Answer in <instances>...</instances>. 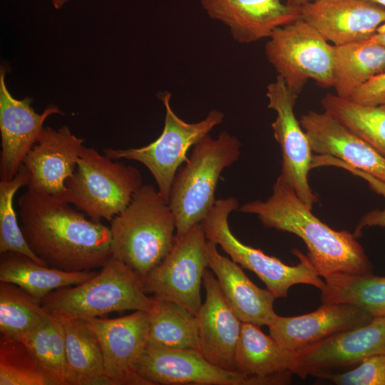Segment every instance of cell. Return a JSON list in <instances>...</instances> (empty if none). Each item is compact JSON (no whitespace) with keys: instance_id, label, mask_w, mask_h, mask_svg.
Listing matches in <instances>:
<instances>
[{"instance_id":"obj_22","label":"cell","mask_w":385,"mask_h":385,"mask_svg":"<svg viewBox=\"0 0 385 385\" xmlns=\"http://www.w3.org/2000/svg\"><path fill=\"white\" fill-rule=\"evenodd\" d=\"M207 268L214 273L230 307L242 322L269 326L277 315L274 310L275 297L267 289L255 284L242 267L221 255L217 245L207 240Z\"/></svg>"},{"instance_id":"obj_32","label":"cell","mask_w":385,"mask_h":385,"mask_svg":"<svg viewBox=\"0 0 385 385\" xmlns=\"http://www.w3.org/2000/svg\"><path fill=\"white\" fill-rule=\"evenodd\" d=\"M29 180L30 173L23 164L13 179L0 182V253L23 254L39 265L48 267L29 247L14 207V195L20 188L28 185Z\"/></svg>"},{"instance_id":"obj_21","label":"cell","mask_w":385,"mask_h":385,"mask_svg":"<svg viewBox=\"0 0 385 385\" xmlns=\"http://www.w3.org/2000/svg\"><path fill=\"white\" fill-rule=\"evenodd\" d=\"M212 19L229 28L234 40L250 43L270 37L278 27L300 18L299 8L282 0H198Z\"/></svg>"},{"instance_id":"obj_20","label":"cell","mask_w":385,"mask_h":385,"mask_svg":"<svg viewBox=\"0 0 385 385\" xmlns=\"http://www.w3.org/2000/svg\"><path fill=\"white\" fill-rule=\"evenodd\" d=\"M373 317L348 304L322 303L315 311L295 317L277 315L268 326L270 335L297 351L339 333L363 326Z\"/></svg>"},{"instance_id":"obj_4","label":"cell","mask_w":385,"mask_h":385,"mask_svg":"<svg viewBox=\"0 0 385 385\" xmlns=\"http://www.w3.org/2000/svg\"><path fill=\"white\" fill-rule=\"evenodd\" d=\"M91 279L57 289L41 299L44 309L56 317L85 319L111 312H149L155 303L141 277L122 261L111 257Z\"/></svg>"},{"instance_id":"obj_12","label":"cell","mask_w":385,"mask_h":385,"mask_svg":"<svg viewBox=\"0 0 385 385\" xmlns=\"http://www.w3.org/2000/svg\"><path fill=\"white\" fill-rule=\"evenodd\" d=\"M83 321L98 342L109 385H150L137 372L148 340V312L139 310L118 318L93 317Z\"/></svg>"},{"instance_id":"obj_26","label":"cell","mask_w":385,"mask_h":385,"mask_svg":"<svg viewBox=\"0 0 385 385\" xmlns=\"http://www.w3.org/2000/svg\"><path fill=\"white\" fill-rule=\"evenodd\" d=\"M58 318L65 334L67 385H109L101 349L93 332L83 319Z\"/></svg>"},{"instance_id":"obj_27","label":"cell","mask_w":385,"mask_h":385,"mask_svg":"<svg viewBox=\"0 0 385 385\" xmlns=\"http://www.w3.org/2000/svg\"><path fill=\"white\" fill-rule=\"evenodd\" d=\"M154 298L148 312L147 344L174 349H198L195 315L175 302Z\"/></svg>"},{"instance_id":"obj_37","label":"cell","mask_w":385,"mask_h":385,"mask_svg":"<svg viewBox=\"0 0 385 385\" xmlns=\"http://www.w3.org/2000/svg\"><path fill=\"white\" fill-rule=\"evenodd\" d=\"M371 38L385 47V23L378 27Z\"/></svg>"},{"instance_id":"obj_7","label":"cell","mask_w":385,"mask_h":385,"mask_svg":"<svg viewBox=\"0 0 385 385\" xmlns=\"http://www.w3.org/2000/svg\"><path fill=\"white\" fill-rule=\"evenodd\" d=\"M234 197L216 200L213 207L200 222L207 240L219 245L232 261L254 272L276 298H285L294 285L309 284L322 289L321 279L307 255L292 250L299 262L294 266L284 264L279 259L264 253L240 242L232 232L228 224L230 212L238 209Z\"/></svg>"},{"instance_id":"obj_36","label":"cell","mask_w":385,"mask_h":385,"mask_svg":"<svg viewBox=\"0 0 385 385\" xmlns=\"http://www.w3.org/2000/svg\"><path fill=\"white\" fill-rule=\"evenodd\" d=\"M349 100L366 106H385V71L364 83Z\"/></svg>"},{"instance_id":"obj_31","label":"cell","mask_w":385,"mask_h":385,"mask_svg":"<svg viewBox=\"0 0 385 385\" xmlns=\"http://www.w3.org/2000/svg\"><path fill=\"white\" fill-rule=\"evenodd\" d=\"M47 314L41 300L19 286L0 283L1 334L21 340Z\"/></svg>"},{"instance_id":"obj_35","label":"cell","mask_w":385,"mask_h":385,"mask_svg":"<svg viewBox=\"0 0 385 385\" xmlns=\"http://www.w3.org/2000/svg\"><path fill=\"white\" fill-rule=\"evenodd\" d=\"M322 379L338 385H385V353L370 356L350 370Z\"/></svg>"},{"instance_id":"obj_6","label":"cell","mask_w":385,"mask_h":385,"mask_svg":"<svg viewBox=\"0 0 385 385\" xmlns=\"http://www.w3.org/2000/svg\"><path fill=\"white\" fill-rule=\"evenodd\" d=\"M138 168L114 162L93 148H84L61 197L92 220L111 222L129 205L143 185Z\"/></svg>"},{"instance_id":"obj_16","label":"cell","mask_w":385,"mask_h":385,"mask_svg":"<svg viewBox=\"0 0 385 385\" xmlns=\"http://www.w3.org/2000/svg\"><path fill=\"white\" fill-rule=\"evenodd\" d=\"M202 284L206 297L195 314L198 350L215 366L237 371L235 352L242 322L227 304L214 273L205 269Z\"/></svg>"},{"instance_id":"obj_39","label":"cell","mask_w":385,"mask_h":385,"mask_svg":"<svg viewBox=\"0 0 385 385\" xmlns=\"http://www.w3.org/2000/svg\"><path fill=\"white\" fill-rule=\"evenodd\" d=\"M69 0H52L53 4L56 9H60L61 6Z\"/></svg>"},{"instance_id":"obj_2","label":"cell","mask_w":385,"mask_h":385,"mask_svg":"<svg viewBox=\"0 0 385 385\" xmlns=\"http://www.w3.org/2000/svg\"><path fill=\"white\" fill-rule=\"evenodd\" d=\"M237 210L256 215L265 227L301 238L321 277L337 273L372 274L371 263L353 233L334 230L322 222L280 175L266 201L247 202Z\"/></svg>"},{"instance_id":"obj_28","label":"cell","mask_w":385,"mask_h":385,"mask_svg":"<svg viewBox=\"0 0 385 385\" xmlns=\"http://www.w3.org/2000/svg\"><path fill=\"white\" fill-rule=\"evenodd\" d=\"M324 278L322 303L348 304L373 318L385 317V277L337 273Z\"/></svg>"},{"instance_id":"obj_34","label":"cell","mask_w":385,"mask_h":385,"mask_svg":"<svg viewBox=\"0 0 385 385\" xmlns=\"http://www.w3.org/2000/svg\"><path fill=\"white\" fill-rule=\"evenodd\" d=\"M316 168L322 166H334L346 170L354 175L364 180L369 188L385 200V182L361 170L353 168L342 160L326 155H316L313 159ZM367 227H385V207L384 209H374L365 214L359 221L353 232L356 238L360 237L363 229Z\"/></svg>"},{"instance_id":"obj_11","label":"cell","mask_w":385,"mask_h":385,"mask_svg":"<svg viewBox=\"0 0 385 385\" xmlns=\"http://www.w3.org/2000/svg\"><path fill=\"white\" fill-rule=\"evenodd\" d=\"M385 353V317L295 351L293 374L322 379L353 369L364 359Z\"/></svg>"},{"instance_id":"obj_29","label":"cell","mask_w":385,"mask_h":385,"mask_svg":"<svg viewBox=\"0 0 385 385\" xmlns=\"http://www.w3.org/2000/svg\"><path fill=\"white\" fill-rule=\"evenodd\" d=\"M321 103L325 111L385 158V107L363 105L329 93Z\"/></svg>"},{"instance_id":"obj_33","label":"cell","mask_w":385,"mask_h":385,"mask_svg":"<svg viewBox=\"0 0 385 385\" xmlns=\"http://www.w3.org/2000/svg\"><path fill=\"white\" fill-rule=\"evenodd\" d=\"M0 385H53V383L21 340L1 334Z\"/></svg>"},{"instance_id":"obj_30","label":"cell","mask_w":385,"mask_h":385,"mask_svg":"<svg viewBox=\"0 0 385 385\" xmlns=\"http://www.w3.org/2000/svg\"><path fill=\"white\" fill-rule=\"evenodd\" d=\"M21 341L41 366L53 385H67L66 342L60 319L48 312Z\"/></svg>"},{"instance_id":"obj_8","label":"cell","mask_w":385,"mask_h":385,"mask_svg":"<svg viewBox=\"0 0 385 385\" xmlns=\"http://www.w3.org/2000/svg\"><path fill=\"white\" fill-rule=\"evenodd\" d=\"M158 97L165 108V118L163 130L155 140L140 148H106L103 151L112 160L125 158L144 165L153 176L160 194L168 203L173 181L180 165L188 160V150L222 122L224 113L212 110L202 120L188 123L173 111L170 93H159Z\"/></svg>"},{"instance_id":"obj_19","label":"cell","mask_w":385,"mask_h":385,"mask_svg":"<svg viewBox=\"0 0 385 385\" xmlns=\"http://www.w3.org/2000/svg\"><path fill=\"white\" fill-rule=\"evenodd\" d=\"M299 123L312 153L338 158L385 182V158L327 111H309Z\"/></svg>"},{"instance_id":"obj_24","label":"cell","mask_w":385,"mask_h":385,"mask_svg":"<svg viewBox=\"0 0 385 385\" xmlns=\"http://www.w3.org/2000/svg\"><path fill=\"white\" fill-rule=\"evenodd\" d=\"M385 71V47L371 37L334 46L332 86L337 96L349 99L372 77Z\"/></svg>"},{"instance_id":"obj_23","label":"cell","mask_w":385,"mask_h":385,"mask_svg":"<svg viewBox=\"0 0 385 385\" xmlns=\"http://www.w3.org/2000/svg\"><path fill=\"white\" fill-rule=\"evenodd\" d=\"M260 327L242 323L235 352L236 370L255 377L258 385L289 384L295 351L265 334Z\"/></svg>"},{"instance_id":"obj_38","label":"cell","mask_w":385,"mask_h":385,"mask_svg":"<svg viewBox=\"0 0 385 385\" xmlns=\"http://www.w3.org/2000/svg\"><path fill=\"white\" fill-rule=\"evenodd\" d=\"M317 0H287L286 4L293 8H299L300 6Z\"/></svg>"},{"instance_id":"obj_5","label":"cell","mask_w":385,"mask_h":385,"mask_svg":"<svg viewBox=\"0 0 385 385\" xmlns=\"http://www.w3.org/2000/svg\"><path fill=\"white\" fill-rule=\"evenodd\" d=\"M241 143L227 131L216 139L209 134L194 146L190 158L174 178L168 205L176 224V236L188 232L213 207L220 174L240 157Z\"/></svg>"},{"instance_id":"obj_18","label":"cell","mask_w":385,"mask_h":385,"mask_svg":"<svg viewBox=\"0 0 385 385\" xmlns=\"http://www.w3.org/2000/svg\"><path fill=\"white\" fill-rule=\"evenodd\" d=\"M83 142L67 125L57 130L43 128L23 162L30 173L28 188L61 197L85 148Z\"/></svg>"},{"instance_id":"obj_3","label":"cell","mask_w":385,"mask_h":385,"mask_svg":"<svg viewBox=\"0 0 385 385\" xmlns=\"http://www.w3.org/2000/svg\"><path fill=\"white\" fill-rule=\"evenodd\" d=\"M110 230L111 256L143 280L167 256L176 236L174 214L151 185L141 186L111 221Z\"/></svg>"},{"instance_id":"obj_40","label":"cell","mask_w":385,"mask_h":385,"mask_svg":"<svg viewBox=\"0 0 385 385\" xmlns=\"http://www.w3.org/2000/svg\"><path fill=\"white\" fill-rule=\"evenodd\" d=\"M366 1L377 4L385 8V0H366Z\"/></svg>"},{"instance_id":"obj_25","label":"cell","mask_w":385,"mask_h":385,"mask_svg":"<svg viewBox=\"0 0 385 385\" xmlns=\"http://www.w3.org/2000/svg\"><path fill=\"white\" fill-rule=\"evenodd\" d=\"M97 273L93 270L68 272L41 265L17 252L1 254L0 282L14 284L41 300L57 289L81 284Z\"/></svg>"},{"instance_id":"obj_41","label":"cell","mask_w":385,"mask_h":385,"mask_svg":"<svg viewBox=\"0 0 385 385\" xmlns=\"http://www.w3.org/2000/svg\"><path fill=\"white\" fill-rule=\"evenodd\" d=\"M382 106L385 107V106Z\"/></svg>"},{"instance_id":"obj_14","label":"cell","mask_w":385,"mask_h":385,"mask_svg":"<svg viewBox=\"0 0 385 385\" xmlns=\"http://www.w3.org/2000/svg\"><path fill=\"white\" fill-rule=\"evenodd\" d=\"M138 374L150 385H250V377L217 367L195 349H174L148 344Z\"/></svg>"},{"instance_id":"obj_15","label":"cell","mask_w":385,"mask_h":385,"mask_svg":"<svg viewBox=\"0 0 385 385\" xmlns=\"http://www.w3.org/2000/svg\"><path fill=\"white\" fill-rule=\"evenodd\" d=\"M5 71L0 74V156L1 180H11L19 172L24 160L37 142L43 129L45 120L51 115L61 113L54 106H48L42 113L35 112L32 99L14 98L4 80Z\"/></svg>"},{"instance_id":"obj_1","label":"cell","mask_w":385,"mask_h":385,"mask_svg":"<svg viewBox=\"0 0 385 385\" xmlns=\"http://www.w3.org/2000/svg\"><path fill=\"white\" fill-rule=\"evenodd\" d=\"M18 206L24 238L48 267L92 271L111 257L110 227L88 220L62 197L28 188Z\"/></svg>"},{"instance_id":"obj_13","label":"cell","mask_w":385,"mask_h":385,"mask_svg":"<svg viewBox=\"0 0 385 385\" xmlns=\"http://www.w3.org/2000/svg\"><path fill=\"white\" fill-rule=\"evenodd\" d=\"M268 108L277 113L272 123L274 137L282 155L280 176L294 189L297 195L311 209L318 198L308 181L312 151L299 121L294 115V107L298 95L292 92L284 78L277 75L267 87Z\"/></svg>"},{"instance_id":"obj_10","label":"cell","mask_w":385,"mask_h":385,"mask_svg":"<svg viewBox=\"0 0 385 385\" xmlns=\"http://www.w3.org/2000/svg\"><path fill=\"white\" fill-rule=\"evenodd\" d=\"M206 240L201 223L175 236L169 253L143 279L145 292L175 302L195 315L202 304L200 286L207 268Z\"/></svg>"},{"instance_id":"obj_9","label":"cell","mask_w":385,"mask_h":385,"mask_svg":"<svg viewBox=\"0 0 385 385\" xmlns=\"http://www.w3.org/2000/svg\"><path fill=\"white\" fill-rule=\"evenodd\" d=\"M333 53L334 46L301 18L277 28L265 45L268 61L297 95L308 79L332 86Z\"/></svg>"},{"instance_id":"obj_17","label":"cell","mask_w":385,"mask_h":385,"mask_svg":"<svg viewBox=\"0 0 385 385\" xmlns=\"http://www.w3.org/2000/svg\"><path fill=\"white\" fill-rule=\"evenodd\" d=\"M299 14L335 46L369 38L385 23V8L366 0H317L300 6Z\"/></svg>"}]
</instances>
